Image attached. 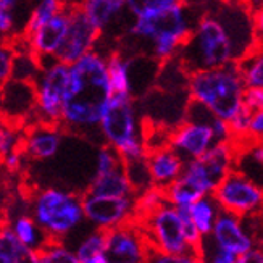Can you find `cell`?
Returning <instances> with one entry per match:
<instances>
[{"mask_svg": "<svg viewBox=\"0 0 263 263\" xmlns=\"http://www.w3.org/2000/svg\"><path fill=\"white\" fill-rule=\"evenodd\" d=\"M258 13L244 0H215L202 5L191 34L175 59L187 73L236 63L258 49Z\"/></svg>", "mask_w": 263, "mask_h": 263, "instance_id": "1", "label": "cell"}, {"mask_svg": "<svg viewBox=\"0 0 263 263\" xmlns=\"http://www.w3.org/2000/svg\"><path fill=\"white\" fill-rule=\"evenodd\" d=\"M105 55L97 49L68 66L60 128L74 134L96 131L111 97Z\"/></svg>", "mask_w": 263, "mask_h": 263, "instance_id": "2", "label": "cell"}, {"mask_svg": "<svg viewBox=\"0 0 263 263\" xmlns=\"http://www.w3.org/2000/svg\"><path fill=\"white\" fill-rule=\"evenodd\" d=\"M200 11L202 5L182 2L162 13L134 18L128 34L147 44L145 55L163 63L178 55L181 45L184 44L196 25Z\"/></svg>", "mask_w": 263, "mask_h": 263, "instance_id": "3", "label": "cell"}, {"mask_svg": "<svg viewBox=\"0 0 263 263\" xmlns=\"http://www.w3.org/2000/svg\"><path fill=\"white\" fill-rule=\"evenodd\" d=\"M97 131L104 142L120 154L123 162L147 157L144 118H141L139 105L131 94H111Z\"/></svg>", "mask_w": 263, "mask_h": 263, "instance_id": "4", "label": "cell"}, {"mask_svg": "<svg viewBox=\"0 0 263 263\" xmlns=\"http://www.w3.org/2000/svg\"><path fill=\"white\" fill-rule=\"evenodd\" d=\"M244 81L236 63L189 73L186 92L215 117L230 120L242 105Z\"/></svg>", "mask_w": 263, "mask_h": 263, "instance_id": "5", "label": "cell"}, {"mask_svg": "<svg viewBox=\"0 0 263 263\" xmlns=\"http://www.w3.org/2000/svg\"><path fill=\"white\" fill-rule=\"evenodd\" d=\"M29 213L50 241H63L84 221L81 194L60 187L34 192L29 200Z\"/></svg>", "mask_w": 263, "mask_h": 263, "instance_id": "6", "label": "cell"}, {"mask_svg": "<svg viewBox=\"0 0 263 263\" xmlns=\"http://www.w3.org/2000/svg\"><path fill=\"white\" fill-rule=\"evenodd\" d=\"M237 144L234 141L213 142L203 155L186 160L178 179L199 197L212 194L216 184L231 171L237 162Z\"/></svg>", "mask_w": 263, "mask_h": 263, "instance_id": "7", "label": "cell"}, {"mask_svg": "<svg viewBox=\"0 0 263 263\" xmlns=\"http://www.w3.org/2000/svg\"><path fill=\"white\" fill-rule=\"evenodd\" d=\"M37 62L41 70L32 81L36 90L34 121L60 124L70 65L59 62L55 57H42Z\"/></svg>", "mask_w": 263, "mask_h": 263, "instance_id": "8", "label": "cell"}, {"mask_svg": "<svg viewBox=\"0 0 263 263\" xmlns=\"http://www.w3.org/2000/svg\"><path fill=\"white\" fill-rule=\"evenodd\" d=\"M141 221V228L145 234L148 247L154 252L170 254V255H181L194 252L187 246L184 231H182V223L176 207L171 203H163L154 212L144 216L136 218ZM197 254V252H194Z\"/></svg>", "mask_w": 263, "mask_h": 263, "instance_id": "9", "label": "cell"}, {"mask_svg": "<svg viewBox=\"0 0 263 263\" xmlns=\"http://www.w3.org/2000/svg\"><path fill=\"white\" fill-rule=\"evenodd\" d=\"M212 196L218 202L220 209L233 215L247 218L261 213L263 189L258 182L244 171L233 168L216 184Z\"/></svg>", "mask_w": 263, "mask_h": 263, "instance_id": "10", "label": "cell"}, {"mask_svg": "<svg viewBox=\"0 0 263 263\" xmlns=\"http://www.w3.org/2000/svg\"><path fill=\"white\" fill-rule=\"evenodd\" d=\"M83 213L96 230L110 231L113 228L136 221V196H97L83 192Z\"/></svg>", "mask_w": 263, "mask_h": 263, "instance_id": "11", "label": "cell"}, {"mask_svg": "<svg viewBox=\"0 0 263 263\" xmlns=\"http://www.w3.org/2000/svg\"><path fill=\"white\" fill-rule=\"evenodd\" d=\"M102 37V32L87 20L78 5H70V26L65 34V39L57 50L55 59L71 65L87 52L97 47V42Z\"/></svg>", "mask_w": 263, "mask_h": 263, "instance_id": "12", "label": "cell"}, {"mask_svg": "<svg viewBox=\"0 0 263 263\" xmlns=\"http://www.w3.org/2000/svg\"><path fill=\"white\" fill-rule=\"evenodd\" d=\"M148 252L151 247L141 226L128 223L107 231L108 263H142Z\"/></svg>", "mask_w": 263, "mask_h": 263, "instance_id": "13", "label": "cell"}, {"mask_svg": "<svg viewBox=\"0 0 263 263\" xmlns=\"http://www.w3.org/2000/svg\"><path fill=\"white\" fill-rule=\"evenodd\" d=\"M212 244L230 250L236 257L242 255L249 249L258 246L255 233L249 230L246 218L221 210L209 236H205Z\"/></svg>", "mask_w": 263, "mask_h": 263, "instance_id": "14", "label": "cell"}, {"mask_svg": "<svg viewBox=\"0 0 263 263\" xmlns=\"http://www.w3.org/2000/svg\"><path fill=\"white\" fill-rule=\"evenodd\" d=\"M34 110L36 90L32 83L11 78L0 87V120L18 126L34 118Z\"/></svg>", "mask_w": 263, "mask_h": 263, "instance_id": "15", "label": "cell"}, {"mask_svg": "<svg viewBox=\"0 0 263 263\" xmlns=\"http://www.w3.org/2000/svg\"><path fill=\"white\" fill-rule=\"evenodd\" d=\"M215 137L209 123L182 120L170 131L168 145L184 160L203 155L213 145Z\"/></svg>", "mask_w": 263, "mask_h": 263, "instance_id": "16", "label": "cell"}, {"mask_svg": "<svg viewBox=\"0 0 263 263\" xmlns=\"http://www.w3.org/2000/svg\"><path fill=\"white\" fill-rule=\"evenodd\" d=\"M63 144V133L60 124H49L34 121L23 134L21 152L36 162L52 160L60 152Z\"/></svg>", "mask_w": 263, "mask_h": 263, "instance_id": "17", "label": "cell"}, {"mask_svg": "<svg viewBox=\"0 0 263 263\" xmlns=\"http://www.w3.org/2000/svg\"><path fill=\"white\" fill-rule=\"evenodd\" d=\"M68 26H70V5L63 11H60V13H57L53 18H50L49 21L42 23L32 32L25 34L29 52L36 59L55 57L57 50L60 49V45L65 39Z\"/></svg>", "mask_w": 263, "mask_h": 263, "instance_id": "18", "label": "cell"}, {"mask_svg": "<svg viewBox=\"0 0 263 263\" xmlns=\"http://www.w3.org/2000/svg\"><path fill=\"white\" fill-rule=\"evenodd\" d=\"M147 166L151 173L152 186L165 189L181 175L184 160L170 145L152 148L147 152Z\"/></svg>", "mask_w": 263, "mask_h": 263, "instance_id": "19", "label": "cell"}, {"mask_svg": "<svg viewBox=\"0 0 263 263\" xmlns=\"http://www.w3.org/2000/svg\"><path fill=\"white\" fill-rule=\"evenodd\" d=\"M128 0H81L78 7L81 8L87 20L104 34L111 25H115L118 18L123 16Z\"/></svg>", "mask_w": 263, "mask_h": 263, "instance_id": "20", "label": "cell"}, {"mask_svg": "<svg viewBox=\"0 0 263 263\" xmlns=\"http://www.w3.org/2000/svg\"><path fill=\"white\" fill-rule=\"evenodd\" d=\"M8 226L16 236L18 241L34 254L41 252L50 241L47 233L37 224V221L32 218V215L29 212L16 213L13 218L8 221Z\"/></svg>", "mask_w": 263, "mask_h": 263, "instance_id": "21", "label": "cell"}, {"mask_svg": "<svg viewBox=\"0 0 263 263\" xmlns=\"http://www.w3.org/2000/svg\"><path fill=\"white\" fill-rule=\"evenodd\" d=\"M87 192L97 194V196H136L123 165L107 171V173L92 175Z\"/></svg>", "mask_w": 263, "mask_h": 263, "instance_id": "22", "label": "cell"}, {"mask_svg": "<svg viewBox=\"0 0 263 263\" xmlns=\"http://www.w3.org/2000/svg\"><path fill=\"white\" fill-rule=\"evenodd\" d=\"M220 212H221L220 205L215 200L212 194H205V196L196 199L187 207L189 218L202 237L210 234L212 228L216 221V216L220 215Z\"/></svg>", "mask_w": 263, "mask_h": 263, "instance_id": "23", "label": "cell"}, {"mask_svg": "<svg viewBox=\"0 0 263 263\" xmlns=\"http://www.w3.org/2000/svg\"><path fill=\"white\" fill-rule=\"evenodd\" d=\"M107 76L113 94H131L129 59L124 53L115 50L105 57Z\"/></svg>", "mask_w": 263, "mask_h": 263, "instance_id": "24", "label": "cell"}, {"mask_svg": "<svg viewBox=\"0 0 263 263\" xmlns=\"http://www.w3.org/2000/svg\"><path fill=\"white\" fill-rule=\"evenodd\" d=\"M74 255L78 263H108L107 257V231L96 230L78 244Z\"/></svg>", "mask_w": 263, "mask_h": 263, "instance_id": "25", "label": "cell"}, {"mask_svg": "<svg viewBox=\"0 0 263 263\" xmlns=\"http://www.w3.org/2000/svg\"><path fill=\"white\" fill-rule=\"evenodd\" d=\"M37 263V254L23 246L8 224L0 228V263Z\"/></svg>", "mask_w": 263, "mask_h": 263, "instance_id": "26", "label": "cell"}, {"mask_svg": "<svg viewBox=\"0 0 263 263\" xmlns=\"http://www.w3.org/2000/svg\"><path fill=\"white\" fill-rule=\"evenodd\" d=\"M246 87H263V57L260 47L236 62Z\"/></svg>", "mask_w": 263, "mask_h": 263, "instance_id": "27", "label": "cell"}, {"mask_svg": "<svg viewBox=\"0 0 263 263\" xmlns=\"http://www.w3.org/2000/svg\"><path fill=\"white\" fill-rule=\"evenodd\" d=\"M66 7H68V4L65 0H37L31 10L29 18L25 25V29H23V34L32 32L36 28H39L42 23L49 21L57 13L63 11Z\"/></svg>", "mask_w": 263, "mask_h": 263, "instance_id": "28", "label": "cell"}, {"mask_svg": "<svg viewBox=\"0 0 263 263\" xmlns=\"http://www.w3.org/2000/svg\"><path fill=\"white\" fill-rule=\"evenodd\" d=\"M123 168L134 194H139L152 186L151 173H148L147 166V157L131 160V162H123Z\"/></svg>", "mask_w": 263, "mask_h": 263, "instance_id": "29", "label": "cell"}, {"mask_svg": "<svg viewBox=\"0 0 263 263\" xmlns=\"http://www.w3.org/2000/svg\"><path fill=\"white\" fill-rule=\"evenodd\" d=\"M41 70L37 59L34 57L29 49L16 50L15 49V59H13V70H11V78L20 79V81H29L32 83L34 78L37 76Z\"/></svg>", "mask_w": 263, "mask_h": 263, "instance_id": "30", "label": "cell"}, {"mask_svg": "<svg viewBox=\"0 0 263 263\" xmlns=\"http://www.w3.org/2000/svg\"><path fill=\"white\" fill-rule=\"evenodd\" d=\"M182 2L184 0H128L126 8L133 18H139L162 13V11H166Z\"/></svg>", "mask_w": 263, "mask_h": 263, "instance_id": "31", "label": "cell"}, {"mask_svg": "<svg viewBox=\"0 0 263 263\" xmlns=\"http://www.w3.org/2000/svg\"><path fill=\"white\" fill-rule=\"evenodd\" d=\"M37 263H78L74 250H70L63 241H49L41 252H37Z\"/></svg>", "mask_w": 263, "mask_h": 263, "instance_id": "32", "label": "cell"}, {"mask_svg": "<svg viewBox=\"0 0 263 263\" xmlns=\"http://www.w3.org/2000/svg\"><path fill=\"white\" fill-rule=\"evenodd\" d=\"M166 203V197H165V191L151 186L148 189L136 194V213L137 218L139 216H144L147 213L154 212L155 209H158L160 205Z\"/></svg>", "mask_w": 263, "mask_h": 263, "instance_id": "33", "label": "cell"}, {"mask_svg": "<svg viewBox=\"0 0 263 263\" xmlns=\"http://www.w3.org/2000/svg\"><path fill=\"white\" fill-rule=\"evenodd\" d=\"M252 113H254L252 110H249L247 107L241 105V108H239L234 115L228 120L233 141L236 144L250 141L249 139V124H250V118H252ZM250 142H255V141H250Z\"/></svg>", "mask_w": 263, "mask_h": 263, "instance_id": "34", "label": "cell"}, {"mask_svg": "<svg viewBox=\"0 0 263 263\" xmlns=\"http://www.w3.org/2000/svg\"><path fill=\"white\" fill-rule=\"evenodd\" d=\"M21 142H23V134L20 133L18 126L0 120V158L10 152L21 148Z\"/></svg>", "mask_w": 263, "mask_h": 263, "instance_id": "35", "label": "cell"}, {"mask_svg": "<svg viewBox=\"0 0 263 263\" xmlns=\"http://www.w3.org/2000/svg\"><path fill=\"white\" fill-rule=\"evenodd\" d=\"M123 165V160L120 157V154L110 145H102L97 152L96 157V171L94 175H100V173H107V171L113 170Z\"/></svg>", "mask_w": 263, "mask_h": 263, "instance_id": "36", "label": "cell"}, {"mask_svg": "<svg viewBox=\"0 0 263 263\" xmlns=\"http://www.w3.org/2000/svg\"><path fill=\"white\" fill-rule=\"evenodd\" d=\"M15 47L8 42H0V87L8 79H11V70H13Z\"/></svg>", "mask_w": 263, "mask_h": 263, "instance_id": "37", "label": "cell"}, {"mask_svg": "<svg viewBox=\"0 0 263 263\" xmlns=\"http://www.w3.org/2000/svg\"><path fill=\"white\" fill-rule=\"evenodd\" d=\"M15 8L0 2V37H8L15 34Z\"/></svg>", "mask_w": 263, "mask_h": 263, "instance_id": "38", "label": "cell"}, {"mask_svg": "<svg viewBox=\"0 0 263 263\" xmlns=\"http://www.w3.org/2000/svg\"><path fill=\"white\" fill-rule=\"evenodd\" d=\"M242 105L249 110H263V87H246L242 94Z\"/></svg>", "mask_w": 263, "mask_h": 263, "instance_id": "39", "label": "cell"}, {"mask_svg": "<svg viewBox=\"0 0 263 263\" xmlns=\"http://www.w3.org/2000/svg\"><path fill=\"white\" fill-rule=\"evenodd\" d=\"M209 124H210V129L213 133L215 142L233 141V136H231V129H230V124H228V120H223L220 117H213Z\"/></svg>", "mask_w": 263, "mask_h": 263, "instance_id": "40", "label": "cell"}, {"mask_svg": "<svg viewBox=\"0 0 263 263\" xmlns=\"http://www.w3.org/2000/svg\"><path fill=\"white\" fill-rule=\"evenodd\" d=\"M0 160H2V165L5 166V170L11 171V173H15V171L21 170L23 162H25V154L21 152V148H18V151H13V152L4 155Z\"/></svg>", "mask_w": 263, "mask_h": 263, "instance_id": "41", "label": "cell"}, {"mask_svg": "<svg viewBox=\"0 0 263 263\" xmlns=\"http://www.w3.org/2000/svg\"><path fill=\"white\" fill-rule=\"evenodd\" d=\"M263 136V110H257L252 113L249 124V139L250 141H260Z\"/></svg>", "mask_w": 263, "mask_h": 263, "instance_id": "42", "label": "cell"}, {"mask_svg": "<svg viewBox=\"0 0 263 263\" xmlns=\"http://www.w3.org/2000/svg\"><path fill=\"white\" fill-rule=\"evenodd\" d=\"M261 261H263V252L258 246L249 249L247 252L239 255L236 260V263H261Z\"/></svg>", "mask_w": 263, "mask_h": 263, "instance_id": "43", "label": "cell"}, {"mask_svg": "<svg viewBox=\"0 0 263 263\" xmlns=\"http://www.w3.org/2000/svg\"><path fill=\"white\" fill-rule=\"evenodd\" d=\"M244 2L250 10L255 11V13H258V11L261 10V0H244Z\"/></svg>", "mask_w": 263, "mask_h": 263, "instance_id": "44", "label": "cell"}, {"mask_svg": "<svg viewBox=\"0 0 263 263\" xmlns=\"http://www.w3.org/2000/svg\"><path fill=\"white\" fill-rule=\"evenodd\" d=\"M2 4H5V5H10V7H16V5H20L21 2H25V0H0Z\"/></svg>", "mask_w": 263, "mask_h": 263, "instance_id": "45", "label": "cell"}, {"mask_svg": "<svg viewBox=\"0 0 263 263\" xmlns=\"http://www.w3.org/2000/svg\"><path fill=\"white\" fill-rule=\"evenodd\" d=\"M186 4H194V5H203L209 2H215V0H184Z\"/></svg>", "mask_w": 263, "mask_h": 263, "instance_id": "46", "label": "cell"}, {"mask_svg": "<svg viewBox=\"0 0 263 263\" xmlns=\"http://www.w3.org/2000/svg\"><path fill=\"white\" fill-rule=\"evenodd\" d=\"M65 2H66L68 5H78V4H79V0H65Z\"/></svg>", "mask_w": 263, "mask_h": 263, "instance_id": "47", "label": "cell"}]
</instances>
